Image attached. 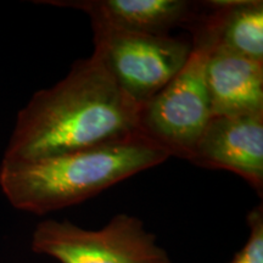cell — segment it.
Returning <instances> with one entry per match:
<instances>
[{"instance_id": "1", "label": "cell", "mask_w": 263, "mask_h": 263, "mask_svg": "<svg viewBox=\"0 0 263 263\" xmlns=\"http://www.w3.org/2000/svg\"><path fill=\"white\" fill-rule=\"evenodd\" d=\"M140 107L93 52L33 94L17 115L3 161L47 159L123 139L140 132Z\"/></svg>"}, {"instance_id": "2", "label": "cell", "mask_w": 263, "mask_h": 263, "mask_svg": "<svg viewBox=\"0 0 263 263\" xmlns=\"http://www.w3.org/2000/svg\"><path fill=\"white\" fill-rule=\"evenodd\" d=\"M170 157L163 147L138 132L104 145L47 159L3 161L0 188L15 209L42 216L83 202Z\"/></svg>"}, {"instance_id": "3", "label": "cell", "mask_w": 263, "mask_h": 263, "mask_svg": "<svg viewBox=\"0 0 263 263\" xmlns=\"http://www.w3.org/2000/svg\"><path fill=\"white\" fill-rule=\"evenodd\" d=\"M32 250L60 263H172L144 222L127 213L114 216L100 229L67 219L43 221L33 232Z\"/></svg>"}, {"instance_id": "4", "label": "cell", "mask_w": 263, "mask_h": 263, "mask_svg": "<svg viewBox=\"0 0 263 263\" xmlns=\"http://www.w3.org/2000/svg\"><path fill=\"white\" fill-rule=\"evenodd\" d=\"M206 61L207 51L193 47L182 70L140 107L139 130L170 156L192 159L211 118Z\"/></svg>"}, {"instance_id": "5", "label": "cell", "mask_w": 263, "mask_h": 263, "mask_svg": "<svg viewBox=\"0 0 263 263\" xmlns=\"http://www.w3.org/2000/svg\"><path fill=\"white\" fill-rule=\"evenodd\" d=\"M91 29L93 52L121 89L140 105L182 70L193 49L190 42L172 35Z\"/></svg>"}, {"instance_id": "6", "label": "cell", "mask_w": 263, "mask_h": 263, "mask_svg": "<svg viewBox=\"0 0 263 263\" xmlns=\"http://www.w3.org/2000/svg\"><path fill=\"white\" fill-rule=\"evenodd\" d=\"M189 162L238 174L262 196L263 112L210 118Z\"/></svg>"}, {"instance_id": "7", "label": "cell", "mask_w": 263, "mask_h": 263, "mask_svg": "<svg viewBox=\"0 0 263 263\" xmlns=\"http://www.w3.org/2000/svg\"><path fill=\"white\" fill-rule=\"evenodd\" d=\"M47 4L71 8L89 16L91 28L171 35L174 28L188 29L202 2L189 0H57Z\"/></svg>"}, {"instance_id": "8", "label": "cell", "mask_w": 263, "mask_h": 263, "mask_svg": "<svg viewBox=\"0 0 263 263\" xmlns=\"http://www.w3.org/2000/svg\"><path fill=\"white\" fill-rule=\"evenodd\" d=\"M192 47L206 51L221 49L250 60L263 62L262 0L202 2V8L188 28Z\"/></svg>"}, {"instance_id": "9", "label": "cell", "mask_w": 263, "mask_h": 263, "mask_svg": "<svg viewBox=\"0 0 263 263\" xmlns=\"http://www.w3.org/2000/svg\"><path fill=\"white\" fill-rule=\"evenodd\" d=\"M205 81L211 117L263 112V62L215 49L207 51Z\"/></svg>"}, {"instance_id": "10", "label": "cell", "mask_w": 263, "mask_h": 263, "mask_svg": "<svg viewBox=\"0 0 263 263\" xmlns=\"http://www.w3.org/2000/svg\"><path fill=\"white\" fill-rule=\"evenodd\" d=\"M248 240L229 263H263L262 203H259L248 213Z\"/></svg>"}]
</instances>
